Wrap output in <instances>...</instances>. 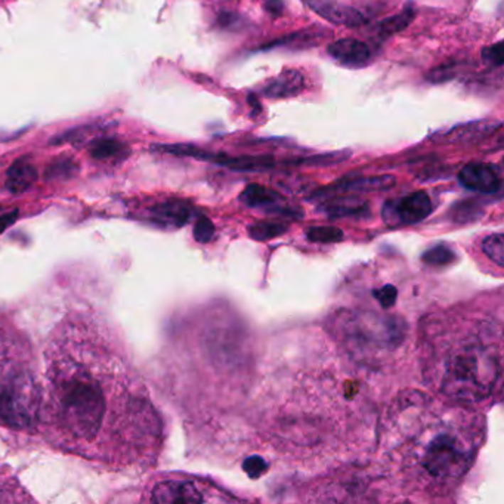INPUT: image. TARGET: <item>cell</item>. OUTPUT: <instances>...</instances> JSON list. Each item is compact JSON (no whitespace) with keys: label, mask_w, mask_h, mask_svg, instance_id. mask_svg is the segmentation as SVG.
<instances>
[{"label":"cell","mask_w":504,"mask_h":504,"mask_svg":"<svg viewBox=\"0 0 504 504\" xmlns=\"http://www.w3.org/2000/svg\"><path fill=\"white\" fill-rule=\"evenodd\" d=\"M39 431L58 450L111 471L145 469L163 448V422L132 363L104 326L70 313L45 349Z\"/></svg>","instance_id":"obj_1"},{"label":"cell","mask_w":504,"mask_h":504,"mask_svg":"<svg viewBox=\"0 0 504 504\" xmlns=\"http://www.w3.org/2000/svg\"><path fill=\"white\" fill-rule=\"evenodd\" d=\"M420 409L409 419L404 413V423L392 429L400 432L392 454L416 487L444 494L469 472L481 444V427L478 420L453 408Z\"/></svg>","instance_id":"obj_2"},{"label":"cell","mask_w":504,"mask_h":504,"mask_svg":"<svg viewBox=\"0 0 504 504\" xmlns=\"http://www.w3.org/2000/svg\"><path fill=\"white\" fill-rule=\"evenodd\" d=\"M501 345L494 327H471L448 339L434 360V383L445 397L463 404L488 398L501 377Z\"/></svg>","instance_id":"obj_3"},{"label":"cell","mask_w":504,"mask_h":504,"mask_svg":"<svg viewBox=\"0 0 504 504\" xmlns=\"http://www.w3.org/2000/svg\"><path fill=\"white\" fill-rule=\"evenodd\" d=\"M42 397L39 365L27 334L0 316V427L36 431Z\"/></svg>","instance_id":"obj_4"},{"label":"cell","mask_w":504,"mask_h":504,"mask_svg":"<svg viewBox=\"0 0 504 504\" xmlns=\"http://www.w3.org/2000/svg\"><path fill=\"white\" fill-rule=\"evenodd\" d=\"M338 327L348 346L367 357L398 349L407 336L404 320L394 313L385 315L372 309L349 311L341 316Z\"/></svg>","instance_id":"obj_5"},{"label":"cell","mask_w":504,"mask_h":504,"mask_svg":"<svg viewBox=\"0 0 504 504\" xmlns=\"http://www.w3.org/2000/svg\"><path fill=\"white\" fill-rule=\"evenodd\" d=\"M208 500L206 490L200 482L182 476L159 479L142 494V501L149 503H203Z\"/></svg>","instance_id":"obj_6"},{"label":"cell","mask_w":504,"mask_h":504,"mask_svg":"<svg viewBox=\"0 0 504 504\" xmlns=\"http://www.w3.org/2000/svg\"><path fill=\"white\" fill-rule=\"evenodd\" d=\"M432 200L424 191H416L385 206V222L390 225H412L432 213Z\"/></svg>","instance_id":"obj_7"},{"label":"cell","mask_w":504,"mask_h":504,"mask_svg":"<svg viewBox=\"0 0 504 504\" xmlns=\"http://www.w3.org/2000/svg\"><path fill=\"white\" fill-rule=\"evenodd\" d=\"M459 181L468 190L495 194L501 190V179L493 166L485 163L466 164L459 173Z\"/></svg>","instance_id":"obj_8"},{"label":"cell","mask_w":504,"mask_h":504,"mask_svg":"<svg viewBox=\"0 0 504 504\" xmlns=\"http://www.w3.org/2000/svg\"><path fill=\"white\" fill-rule=\"evenodd\" d=\"M331 57L346 67H363L370 58L371 52L365 43L357 39H341L328 46Z\"/></svg>","instance_id":"obj_9"},{"label":"cell","mask_w":504,"mask_h":504,"mask_svg":"<svg viewBox=\"0 0 504 504\" xmlns=\"http://www.w3.org/2000/svg\"><path fill=\"white\" fill-rule=\"evenodd\" d=\"M305 86V77L301 71L287 70L267 82L262 93L268 98H289L301 93Z\"/></svg>","instance_id":"obj_10"},{"label":"cell","mask_w":504,"mask_h":504,"mask_svg":"<svg viewBox=\"0 0 504 504\" xmlns=\"http://www.w3.org/2000/svg\"><path fill=\"white\" fill-rule=\"evenodd\" d=\"M501 123L495 122H473V123H466L456 126L450 130H446L445 134L435 136L441 138L444 142H468V141H475L485 138L490 135L497 127H500Z\"/></svg>","instance_id":"obj_11"},{"label":"cell","mask_w":504,"mask_h":504,"mask_svg":"<svg viewBox=\"0 0 504 504\" xmlns=\"http://www.w3.org/2000/svg\"><path fill=\"white\" fill-rule=\"evenodd\" d=\"M306 4H309L313 11L327 18L331 23L346 26H357L363 23V16L358 11L334 5L330 0H306Z\"/></svg>","instance_id":"obj_12"},{"label":"cell","mask_w":504,"mask_h":504,"mask_svg":"<svg viewBox=\"0 0 504 504\" xmlns=\"http://www.w3.org/2000/svg\"><path fill=\"white\" fill-rule=\"evenodd\" d=\"M37 178V171L34 164L28 159H18L9 167L6 175V188L12 194H21L34 183Z\"/></svg>","instance_id":"obj_13"},{"label":"cell","mask_w":504,"mask_h":504,"mask_svg":"<svg viewBox=\"0 0 504 504\" xmlns=\"http://www.w3.org/2000/svg\"><path fill=\"white\" fill-rule=\"evenodd\" d=\"M151 219L166 227H181L190 219L191 209L182 201H164L149 209Z\"/></svg>","instance_id":"obj_14"},{"label":"cell","mask_w":504,"mask_h":504,"mask_svg":"<svg viewBox=\"0 0 504 504\" xmlns=\"http://www.w3.org/2000/svg\"><path fill=\"white\" fill-rule=\"evenodd\" d=\"M241 200L250 208H264L269 210H282V198L274 191L265 188L262 185H249L241 194Z\"/></svg>","instance_id":"obj_15"},{"label":"cell","mask_w":504,"mask_h":504,"mask_svg":"<svg viewBox=\"0 0 504 504\" xmlns=\"http://www.w3.org/2000/svg\"><path fill=\"white\" fill-rule=\"evenodd\" d=\"M89 151L93 159L109 160V159H119L122 156H126L129 153V148L117 139L101 138L97 139L95 142H92Z\"/></svg>","instance_id":"obj_16"},{"label":"cell","mask_w":504,"mask_h":504,"mask_svg":"<svg viewBox=\"0 0 504 504\" xmlns=\"http://www.w3.org/2000/svg\"><path fill=\"white\" fill-rule=\"evenodd\" d=\"M395 183V178L392 176H375V178H361V179H355L350 181L348 183L343 185L345 190H352V191H383L390 188V186H394Z\"/></svg>","instance_id":"obj_17"},{"label":"cell","mask_w":504,"mask_h":504,"mask_svg":"<svg viewBox=\"0 0 504 504\" xmlns=\"http://www.w3.org/2000/svg\"><path fill=\"white\" fill-rule=\"evenodd\" d=\"M413 18H414V11L412 6H407L401 14L395 15V16H390V18H386L385 21H382L379 24V31L382 36H390V34H395L401 30H404L409 23L413 21Z\"/></svg>","instance_id":"obj_18"},{"label":"cell","mask_w":504,"mask_h":504,"mask_svg":"<svg viewBox=\"0 0 504 504\" xmlns=\"http://www.w3.org/2000/svg\"><path fill=\"white\" fill-rule=\"evenodd\" d=\"M482 250L490 259H493L500 268H503V265H504V240H503L501 232L485 238L482 242Z\"/></svg>","instance_id":"obj_19"},{"label":"cell","mask_w":504,"mask_h":504,"mask_svg":"<svg viewBox=\"0 0 504 504\" xmlns=\"http://www.w3.org/2000/svg\"><path fill=\"white\" fill-rule=\"evenodd\" d=\"M456 259V254L451 249H448L446 246H436L432 247L431 250H427L423 254V260L429 265L434 267H445L448 264H451Z\"/></svg>","instance_id":"obj_20"},{"label":"cell","mask_w":504,"mask_h":504,"mask_svg":"<svg viewBox=\"0 0 504 504\" xmlns=\"http://www.w3.org/2000/svg\"><path fill=\"white\" fill-rule=\"evenodd\" d=\"M308 237L315 242H336L342 240V231L330 227H316L309 230Z\"/></svg>","instance_id":"obj_21"},{"label":"cell","mask_w":504,"mask_h":504,"mask_svg":"<svg viewBox=\"0 0 504 504\" xmlns=\"http://www.w3.org/2000/svg\"><path fill=\"white\" fill-rule=\"evenodd\" d=\"M287 228L279 225V223H274V222H264V223H257V225H253L250 228L252 235L257 240H267V238H272L278 234H283Z\"/></svg>","instance_id":"obj_22"},{"label":"cell","mask_w":504,"mask_h":504,"mask_svg":"<svg viewBox=\"0 0 504 504\" xmlns=\"http://www.w3.org/2000/svg\"><path fill=\"white\" fill-rule=\"evenodd\" d=\"M77 171V164L74 160L68 159V157H63V159H58V160H55L50 166H49V169L48 172H50V176H60V173H68L71 175L73 172H76Z\"/></svg>","instance_id":"obj_23"},{"label":"cell","mask_w":504,"mask_h":504,"mask_svg":"<svg viewBox=\"0 0 504 504\" xmlns=\"http://www.w3.org/2000/svg\"><path fill=\"white\" fill-rule=\"evenodd\" d=\"M245 471L250 478H260L268 471V463L260 457H250L245 461Z\"/></svg>","instance_id":"obj_24"},{"label":"cell","mask_w":504,"mask_h":504,"mask_svg":"<svg viewBox=\"0 0 504 504\" xmlns=\"http://www.w3.org/2000/svg\"><path fill=\"white\" fill-rule=\"evenodd\" d=\"M482 57H483L485 61L491 63L493 65H497V67L503 65L504 58H503V45H501V42H498L494 46H490V48L485 49L483 53H482Z\"/></svg>","instance_id":"obj_25"},{"label":"cell","mask_w":504,"mask_h":504,"mask_svg":"<svg viewBox=\"0 0 504 504\" xmlns=\"http://www.w3.org/2000/svg\"><path fill=\"white\" fill-rule=\"evenodd\" d=\"M213 235V227L212 223L208 219H200L198 223L195 225V238L201 242H206L212 238Z\"/></svg>","instance_id":"obj_26"},{"label":"cell","mask_w":504,"mask_h":504,"mask_svg":"<svg viewBox=\"0 0 504 504\" xmlns=\"http://www.w3.org/2000/svg\"><path fill=\"white\" fill-rule=\"evenodd\" d=\"M284 4L283 0H267V9L272 14V15H278L283 12Z\"/></svg>","instance_id":"obj_27"}]
</instances>
